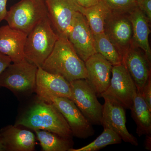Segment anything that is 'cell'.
I'll use <instances>...</instances> for the list:
<instances>
[{
    "instance_id": "30bf717a",
    "label": "cell",
    "mask_w": 151,
    "mask_h": 151,
    "mask_svg": "<svg viewBox=\"0 0 151 151\" xmlns=\"http://www.w3.org/2000/svg\"><path fill=\"white\" fill-rule=\"evenodd\" d=\"M48 17L59 37L67 38L73 17L77 12L82 13L84 7L76 0H45Z\"/></svg>"
},
{
    "instance_id": "83f0119b",
    "label": "cell",
    "mask_w": 151,
    "mask_h": 151,
    "mask_svg": "<svg viewBox=\"0 0 151 151\" xmlns=\"http://www.w3.org/2000/svg\"><path fill=\"white\" fill-rule=\"evenodd\" d=\"M7 0H0V22L4 20L7 10L6 4Z\"/></svg>"
},
{
    "instance_id": "d6986e66",
    "label": "cell",
    "mask_w": 151,
    "mask_h": 151,
    "mask_svg": "<svg viewBox=\"0 0 151 151\" xmlns=\"http://www.w3.org/2000/svg\"><path fill=\"white\" fill-rule=\"evenodd\" d=\"M131 110L132 118L137 125L138 136L151 134V111L137 90Z\"/></svg>"
},
{
    "instance_id": "1f68e13d",
    "label": "cell",
    "mask_w": 151,
    "mask_h": 151,
    "mask_svg": "<svg viewBox=\"0 0 151 151\" xmlns=\"http://www.w3.org/2000/svg\"></svg>"
},
{
    "instance_id": "ffe728a7",
    "label": "cell",
    "mask_w": 151,
    "mask_h": 151,
    "mask_svg": "<svg viewBox=\"0 0 151 151\" xmlns=\"http://www.w3.org/2000/svg\"><path fill=\"white\" fill-rule=\"evenodd\" d=\"M34 131L40 142L42 151H68L73 148V142L72 139L62 137L45 130Z\"/></svg>"
},
{
    "instance_id": "44dd1931",
    "label": "cell",
    "mask_w": 151,
    "mask_h": 151,
    "mask_svg": "<svg viewBox=\"0 0 151 151\" xmlns=\"http://www.w3.org/2000/svg\"><path fill=\"white\" fill-rule=\"evenodd\" d=\"M109 10L100 1L97 4L84 8L82 14L94 35L104 33V24Z\"/></svg>"
},
{
    "instance_id": "4316f807",
    "label": "cell",
    "mask_w": 151,
    "mask_h": 151,
    "mask_svg": "<svg viewBox=\"0 0 151 151\" xmlns=\"http://www.w3.org/2000/svg\"><path fill=\"white\" fill-rule=\"evenodd\" d=\"M12 62L8 56L0 52V75Z\"/></svg>"
},
{
    "instance_id": "f1b7e54d",
    "label": "cell",
    "mask_w": 151,
    "mask_h": 151,
    "mask_svg": "<svg viewBox=\"0 0 151 151\" xmlns=\"http://www.w3.org/2000/svg\"><path fill=\"white\" fill-rule=\"evenodd\" d=\"M79 5L84 8H88L97 4L100 0H76Z\"/></svg>"
},
{
    "instance_id": "277c9868",
    "label": "cell",
    "mask_w": 151,
    "mask_h": 151,
    "mask_svg": "<svg viewBox=\"0 0 151 151\" xmlns=\"http://www.w3.org/2000/svg\"><path fill=\"white\" fill-rule=\"evenodd\" d=\"M47 14L45 0H21L7 11L4 20L11 27L28 35Z\"/></svg>"
},
{
    "instance_id": "4dcf8cb0",
    "label": "cell",
    "mask_w": 151,
    "mask_h": 151,
    "mask_svg": "<svg viewBox=\"0 0 151 151\" xmlns=\"http://www.w3.org/2000/svg\"><path fill=\"white\" fill-rule=\"evenodd\" d=\"M0 151H6L3 145L1 138H0Z\"/></svg>"
},
{
    "instance_id": "603a6c76",
    "label": "cell",
    "mask_w": 151,
    "mask_h": 151,
    "mask_svg": "<svg viewBox=\"0 0 151 151\" xmlns=\"http://www.w3.org/2000/svg\"><path fill=\"white\" fill-rule=\"evenodd\" d=\"M122 139L117 133L108 128H104L102 134L94 141L80 148L70 149L68 151H97L110 145L121 144Z\"/></svg>"
},
{
    "instance_id": "8fae6325",
    "label": "cell",
    "mask_w": 151,
    "mask_h": 151,
    "mask_svg": "<svg viewBox=\"0 0 151 151\" xmlns=\"http://www.w3.org/2000/svg\"><path fill=\"white\" fill-rule=\"evenodd\" d=\"M67 38L76 53L85 61L97 53L94 35L84 16L79 12L76 13Z\"/></svg>"
},
{
    "instance_id": "9c48e42d",
    "label": "cell",
    "mask_w": 151,
    "mask_h": 151,
    "mask_svg": "<svg viewBox=\"0 0 151 151\" xmlns=\"http://www.w3.org/2000/svg\"><path fill=\"white\" fill-rule=\"evenodd\" d=\"M104 33L122 58L133 43V29L129 13L109 11L104 24Z\"/></svg>"
},
{
    "instance_id": "5b68a950",
    "label": "cell",
    "mask_w": 151,
    "mask_h": 151,
    "mask_svg": "<svg viewBox=\"0 0 151 151\" xmlns=\"http://www.w3.org/2000/svg\"><path fill=\"white\" fill-rule=\"evenodd\" d=\"M38 67L25 59L12 63L0 75V87L25 93L35 91Z\"/></svg>"
},
{
    "instance_id": "2e32d148",
    "label": "cell",
    "mask_w": 151,
    "mask_h": 151,
    "mask_svg": "<svg viewBox=\"0 0 151 151\" xmlns=\"http://www.w3.org/2000/svg\"><path fill=\"white\" fill-rule=\"evenodd\" d=\"M27 35L8 25L0 27V52L8 56L12 62L18 63L24 60Z\"/></svg>"
},
{
    "instance_id": "5bb4252c",
    "label": "cell",
    "mask_w": 151,
    "mask_h": 151,
    "mask_svg": "<svg viewBox=\"0 0 151 151\" xmlns=\"http://www.w3.org/2000/svg\"><path fill=\"white\" fill-rule=\"evenodd\" d=\"M122 63L129 71L137 89L142 93L151 75V64L142 49L132 44L122 56Z\"/></svg>"
},
{
    "instance_id": "ac0fdd59",
    "label": "cell",
    "mask_w": 151,
    "mask_h": 151,
    "mask_svg": "<svg viewBox=\"0 0 151 151\" xmlns=\"http://www.w3.org/2000/svg\"><path fill=\"white\" fill-rule=\"evenodd\" d=\"M128 13L133 29L132 44L143 50L151 64V50L149 40L150 32V22L137 5Z\"/></svg>"
},
{
    "instance_id": "52a82bcc",
    "label": "cell",
    "mask_w": 151,
    "mask_h": 151,
    "mask_svg": "<svg viewBox=\"0 0 151 151\" xmlns=\"http://www.w3.org/2000/svg\"><path fill=\"white\" fill-rule=\"evenodd\" d=\"M110 85L100 97L109 98L131 110L137 88L129 71L124 64L113 65Z\"/></svg>"
},
{
    "instance_id": "7c38bea8",
    "label": "cell",
    "mask_w": 151,
    "mask_h": 151,
    "mask_svg": "<svg viewBox=\"0 0 151 151\" xmlns=\"http://www.w3.org/2000/svg\"><path fill=\"white\" fill-rule=\"evenodd\" d=\"M103 98L105 103L103 105L101 125L116 132L125 142L137 146V138L127 130L125 108L115 100Z\"/></svg>"
},
{
    "instance_id": "7402d4cb",
    "label": "cell",
    "mask_w": 151,
    "mask_h": 151,
    "mask_svg": "<svg viewBox=\"0 0 151 151\" xmlns=\"http://www.w3.org/2000/svg\"><path fill=\"white\" fill-rule=\"evenodd\" d=\"M95 49L113 65L122 63V55L104 33L94 35Z\"/></svg>"
},
{
    "instance_id": "9a60e30c",
    "label": "cell",
    "mask_w": 151,
    "mask_h": 151,
    "mask_svg": "<svg viewBox=\"0 0 151 151\" xmlns=\"http://www.w3.org/2000/svg\"><path fill=\"white\" fill-rule=\"evenodd\" d=\"M84 63L87 73L86 79L97 97H100L110 85L113 65L98 53L90 56Z\"/></svg>"
},
{
    "instance_id": "cb8c5ba5",
    "label": "cell",
    "mask_w": 151,
    "mask_h": 151,
    "mask_svg": "<svg viewBox=\"0 0 151 151\" xmlns=\"http://www.w3.org/2000/svg\"><path fill=\"white\" fill-rule=\"evenodd\" d=\"M109 11L116 12L127 13L135 6V0H100Z\"/></svg>"
},
{
    "instance_id": "d4e9b609",
    "label": "cell",
    "mask_w": 151,
    "mask_h": 151,
    "mask_svg": "<svg viewBox=\"0 0 151 151\" xmlns=\"http://www.w3.org/2000/svg\"><path fill=\"white\" fill-rule=\"evenodd\" d=\"M136 5L151 22V0H135Z\"/></svg>"
},
{
    "instance_id": "e0dca14e",
    "label": "cell",
    "mask_w": 151,
    "mask_h": 151,
    "mask_svg": "<svg viewBox=\"0 0 151 151\" xmlns=\"http://www.w3.org/2000/svg\"><path fill=\"white\" fill-rule=\"evenodd\" d=\"M0 138L5 151H32L35 149V135L18 126L4 127L0 131Z\"/></svg>"
},
{
    "instance_id": "f546056e",
    "label": "cell",
    "mask_w": 151,
    "mask_h": 151,
    "mask_svg": "<svg viewBox=\"0 0 151 151\" xmlns=\"http://www.w3.org/2000/svg\"><path fill=\"white\" fill-rule=\"evenodd\" d=\"M151 134L146 135L145 148L147 150H151Z\"/></svg>"
},
{
    "instance_id": "7a4b0ae2",
    "label": "cell",
    "mask_w": 151,
    "mask_h": 151,
    "mask_svg": "<svg viewBox=\"0 0 151 151\" xmlns=\"http://www.w3.org/2000/svg\"><path fill=\"white\" fill-rule=\"evenodd\" d=\"M41 68L49 73L62 76L69 82L87 78L84 61L66 37L58 38L51 53Z\"/></svg>"
},
{
    "instance_id": "484cf974",
    "label": "cell",
    "mask_w": 151,
    "mask_h": 151,
    "mask_svg": "<svg viewBox=\"0 0 151 151\" xmlns=\"http://www.w3.org/2000/svg\"><path fill=\"white\" fill-rule=\"evenodd\" d=\"M144 100L151 111V75L143 87L142 93Z\"/></svg>"
},
{
    "instance_id": "3957f363",
    "label": "cell",
    "mask_w": 151,
    "mask_h": 151,
    "mask_svg": "<svg viewBox=\"0 0 151 151\" xmlns=\"http://www.w3.org/2000/svg\"><path fill=\"white\" fill-rule=\"evenodd\" d=\"M59 36L47 17L40 21L27 35L25 42V59L41 67L52 51Z\"/></svg>"
},
{
    "instance_id": "8992f818",
    "label": "cell",
    "mask_w": 151,
    "mask_h": 151,
    "mask_svg": "<svg viewBox=\"0 0 151 151\" xmlns=\"http://www.w3.org/2000/svg\"><path fill=\"white\" fill-rule=\"evenodd\" d=\"M72 101L93 125H101L103 105L97 98L94 88L86 79L70 82Z\"/></svg>"
},
{
    "instance_id": "6da1fadb",
    "label": "cell",
    "mask_w": 151,
    "mask_h": 151,
    "mask_svg": "<svg viewBox=\"0 0 151 151\" xmlns=\"http://www.w3.org/2000/svg\"><path fill=\"white\" fill-rule=\"evenodd\" d=\"M15 125L45 130L66 139L73 137L70 127L59 110L52 103L39 99L22 114Z\"/></svg>"
},
{
    "instance_id": "ba28073f",
    "label": "cell",
    "mask_w": 151,
    "mask_h": 151,
    "mask_svg": "<svg viewBox=\"0 0 151 151\" xmlns=\"http://www.w3.org/2000/svg\"><path fill=\"white\" fill-rule=\"evenodd\" d=\"M42 100L52 103L59 110L70 127L73 137L86 139L94 135L92 124L72 100L66 97L50 96Z\"/></svg>"
},
{
    "instance_id": "4fadbf2b",
    "label": "cell",
    "mask_w": 151,
    "mask_h": 151,
    "mask_svg": "<svg viewBox=\"0 0 151 151\" xmlns=\"http://www.w3.org/2000/svg\"><path fill=\"white\" fill-rule=\"evenodd\" d=\"M39 100L53 96L72 100L70 82L60 76L47 72L38 68L35 90Z\"/></svg>"
}]
</instances>
